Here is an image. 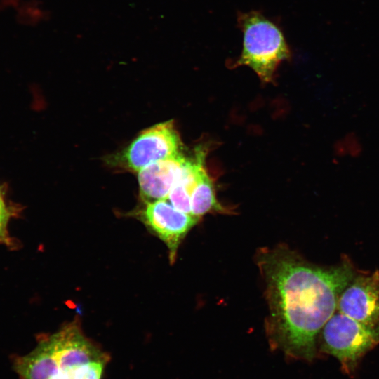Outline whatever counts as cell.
I'll return each mask as SVG.
<instances>
[{"label":"cell","instance_id":"30bf717a","mask_svg":"<svg viewBox=\"0 0 379 379\" xmlns=\"http://www.w3.org/2000/svg\"><path fill=\"white\" fill-rule=\"evenodd\" d=\"M225 211L216 199L213 182L205 171L192 194L191 213L200 220L207 213Z\"/></svg>","mask_w":379,"mask_h":379},{"label":"cell","instance_id":"277c9868","mask_svg":"<svg viewBox=\"0 0 379 379\" xmlns=\"http://www.w3.org/2000/svg\"><path fill=\"white\" fill-rule=\"evenodd\" d=\"M322 350L351 376L362 357L379 344V327L364 324L336 310L322 328Z\"/></svg>","mask_w":379,"mask_h":379},{"label":"cell","instance_id":"6da1fadb","mask_svg":"<svg viewBox=\"0 0 379 379\" xmlns=\"http://www.w3.org/2000/svg\"><path fill=\"white\" fill-rule=\"evenodd\" d=\"M257 261L265 284L270 337L289 356L312 360L317 336L357 270L346 257L336 265L319 267L284 246L261 250Z\"/></svg>","mask_w":379,"mask_h":379},{"label":"cell","instance_id":"7a4b0ae2","mask_svg":"<svg viewBox=\"0 0 379 379\" xmlns=\"http://www.w3.org/2000/svg\"><path fill=\"white\" fill-rule=\"evenodd\" d=\"M109 359L74 322L13 357L12 365L20 379H102Z\"/></svg>","mask_w":379,"mask_h":379},{"label":"cell","instance_id":"52a82bcc","mask_svg":"<svg viewBox=\"0 0 379 379\" xmlns=\"http://www.w3.org/2000/svg\"><path fill=\"white\" fill-rule=\"evenodd\" d=\"M338 312L371 327H379V270L357 272L341 292Z\"/></svg>","mask_w":379,"mask_h":379},{"label":"cell","instance_id":"ba28073f","mask_svg":"<svg viewBox=\"0 0 379 379\" xmlns=\"http://www.w3.org/2000/svg\"><path fill=\"white\" fill-rule=\"evenodd\" d=\"M186 158L180 155L160 160L138 172L140 194L144 203L167 199L181 174Z\"/></svg>","mask_w":379,"mask_h":379},{"label":"cell","instance_id":"5b68a950","mask_svg":"<svg viewBox=\"0 0 379 379\" xmlns=\"http://www.w3.org/2000/svg\"><path fill=\"white\" fill-rule=\"evenodd\" d=\"M182 144L173 121L142 131L126 148L110 155L106 162L115 168L139 172L156 161L182 155Z\"/></svg>","mask_w":379,"mask_h":379},{"label":"cell","instance_id":"8992f818","mask_svg":"<svg viewBox=\"0 0 379 379\" xmlns=\"http://www.w3.org/2000/svg\"><path fill=\"white\" fill-rule=\"evenodd\" d=\"M135 214L166 245L171 263L175 260L180 243L199 221L197 218L176 209L167 199L144 203V207Z\"/></svg>","mask_w":379,"mask_h":379},{"label":"cell","instance_id":"3957f363","mask_svg":"<svg viewBox=\"0 0 379 379\" xmlns=\"http://www.w3.org/2000/svg\"><path fill=\"white\" fill-rule=\"evenodd\" d=\"M243 49L235 66L250 67L265 83L272 82L278 65L290 57L281 30L258 12L241 14Z\"/></svg>","mask_w":379,"mask_h":379},{"label":"cell","instance_id":"9c48e42d","mask_svg":"<svg viewBox=\"0 0 379 379\" xmlns=\"http://www.w3.org/2000/svg\"><path fill=\"white\" fill-rule=\"evenodd\" d=\"M204 157V152L198 150L194 159H186L181 174L167 197L176 209L190 215L192 194L206 171L203 166Z\"/></svg>","mask_w":379,"mask_h":379}]
</instances>
